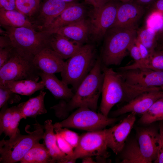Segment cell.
Here are the masks:
<instances>
[{"label":"cell","mask_w":163,"mask_h":163,"mask_svg":"<svg viewBox=\"0 0 163 163\" xmlns=\"http://www.w3.org/2000/svg\"><path fill=\"white\" fill-rule=\"evenodd\" d=\"M102 65L101 59H97L93 68L80 84L72 98L68 101L60 100L57 104L51 107L58 118L65 119L71 111L81 107L96 110L104 79Z\"/></svg>","instance_id":"obj_1"},{"label":"cell","mask_w":163,"mask_h":163,"mask_svg":"<svg viewBox=\"0 0 163 163\" xmlns=\"http://www.w3.org/2000/svg\"><path fill=\"white\" fill-rule=\"evenodd\" d=\"M102 70L104 76L100 109L106 116L117 103H127L144 92L161 90L160 87L145 88L130 84L118 72L102 64Z\"/></svg>","instance_id":"obj_2"},{"label":"cell","mask_w":163,"mask_h":163,"mask_svg":"<svg viewBox=\"0 0 163 163\" xmlns=\"http://www.w3.org/2000/svg\"><path fill=\"white\" fill-rule=\"evenodd\" d=\"M102 53V64L108 67L119 65L127 50L137 36L136 28H113L109 30Z\"/></svg>","instance_id":"obj_3"},{"label":"cell","mask_w":163,"mask_h":163,"mask_svg":"<svg viewBox=\"0 0 163 163\" xmlns=\"http://www.w3.org/2000/svg\"><path fill=\"white\" fill-rule=\"evenodd\" d=\"M94 46L83 45L72 56L65 62L60 72L62 80L72 86L75 92L91 70L95 63Z\"/></svg>","instance_id":"obj_4"},{"label":"cell","mask_w":163,"mask_h":163,"mask_svg":"<svg viewBox=\"0 0 163 163\" xmlns=\"http://www.w3.org/2000/svg\"><path fill=\"white\" fill-rule=\"evenodd\" d=\"M3 33L9 40L12 47L25 53L34 56L43 50L51 49L50 38L51 34L43 30L37 31L26 27H4Z\"/></svg>","instance_id":"obj_5"},{"label":"cell","mask_w":163,"mask_h":163,"mask_svg":"<svg viewBox=\"0 0 163 163\" xmlns=\"http://www.w3.org/2000/svg\"><path fill=\"white\" fill-rule=\"evenodd\" d=\"M36 128L27 135H22L18 129L13 138L0 142V162L14 163L21 161L27 152L43 139L44 126L37 123Z\"/></svg>","instance_id":"obj_6"},{"label":"cell","mask_w":163,"mask_h":163,"mask_svg":"<svg viewBox=\"0 0 163 163\" xmlns=\"http://www.w3.org/2000/svg\"><path fill=\"white\" fill-rule=\"evenodd\" d=\"M34 57L13 48L9 59L0 68V82L23 79L38 82L41 71L34 64Z\"/></svg>","instance_id":"obj_7"},{"label":"cell","mask_w":163,"mask_h":163,"mask_svg":"<svg viewBox=\"0 0 163 163\" xmlns=\"http://www.w3.org/2000/svg\"><path fill=\"white\" fill-rule=\"evenodd\" d=\"M117 120L86 107L78 108L60 122L53 124L54 129L73 128L94 131L102 130Z\"/></svg>","instance_id":"obj_8"},{"label":"cell","mask_w":163,"mask_h":163,"mask_svg":"<svg viewBox=\"0 0 163 163\" xmlns=\"http://www.w3.org/2000/svg\"><path fill=\"white\" fill-rule=\"evenodd\" d=\"M107 148L105 129L88 131L80 136L78 144L72 154L66 155L61 163H75L77 159L92 156L104 159L108 156Z\"/></svg>","instance_id":"obj_9"},{"label":"cell","mask_w":163,"mask_h":163,"mask_svg":"<svg viewBox=\"0 0 163 163\" xmlns=\"http://www.w3.org/2000/svg\"><path fill=\"white\" fill-rule=\"evenodd\" d=\"M119 5L107 2L100 8L93 9L88 21L89 35L94 40L98 41L101 39L113 25Z\"/></svg>","instance_id":"obj_10"},{"label":"cell","mask_w":163,"mask_h":163,"mask_svg":"<svg viewBox=\"0 0 163 163\" xmlns=\"http://www.w3.org/2000/svg\"><path fill=\"white\" fill-rule=\"evenodd\" d=\"M118 72L129 83L145 88L163 89V70L139 68Z\"/></svg>","instance_id":"obj_11"},{"label":"cell","mask_w":163,"mask_h":163,"mask_svg":"<svg viewBox=\"0 0 163 163\" xmlns=\"http://www.w3.org/2000/svg\"><path fill=\"white\" fill-rule=\"evenodd\" d=\"M136 120V114L131 113L118 124L106 129L108 148L116 154L123 150Z\"/></svg>","instance_id":"obj_12"},{"label":"cell","mask_w":163,"mask_h":163,"mask_svg":"<svg viewBox=\"0 0 163 163\" xmlns=\"http://www.w3.org/2000/svg\"><path fill=\"white\" fill-rule=\"evenodd\" d=\"M162 97L163 90L144 92L113 111L112 114L115 116L128 113L142 115L157 100Z\"/></svg>","instance_id":"obj_13"},{"label":"cell","mask_w":163,"mask_h":163,"mask_svg":"<svg viewBox=\"0 0 163 163\" xmlns=\"http://www.w3.org/2000/svg\"><path fill=\"white\" fill-rule=\"evenodd\" d=\"M137 141L141 153L148 163L156 159L159 141L156 129L151 126L141 128L137 133Z\"/></svg>","instance_id":"obj_14"},{"label":"cell","mask_w":163,"mask_h":163,"mask_svg":"<svg viewBox=\"0 0 163 163\" xmlns=\"http://www.w3.org/2000/svg\"><path fill=\"white\" fill-rule=\"evenodd\" d=\"M119 5L115 21L110 28H136L143 14L139 6L129 2Z\"/></svg>","instance_id":"obj_15"},{"label":"cell","mask_w":163,"mask_h":163,"mask_svg":"<svg viewBox=\"0 0 163 163\" xmlns=\"http://www.w3.org/2000/svg\"><path fill=\"white\" fill-rule=\"evenodd\" d=\"M33 62L41 72L48 74L61 72L65 64L63 59L50 48L44 49L35 55Z\"/></svg>","instance_id":"obj_16"},{"label":"cell","mask_w":163,"mask_h":163,"mask_svg":"<svg viewBox=\"0 0 163 163\" xmlns=\"http://www.w3.org/2000/svg\"><path fill=\"white\" fill-rule=\"evenodd\" d=\"M85 12V9L83 6L74 2L43 30L52 34L62 27L84 18Z\"/></svg>","instance_id":"obj_17"},{"label":"cell","mask_w":163,"mask_h":163,"mask_svg":"<svg viewBox=\"0 0 163 163\" xmlns=\"http://www.w3.org/2000/svg\"><path fill=\"white\" fill-rule=\"evenodd\" d=\"M74 2H67L60 0H47L40 11L38 19L39 27L41 30L47 28L53 20Z\"/></svg>","instance_id":"obj_18"},{"label":"cell","mask_w":163,"mask_h":163,"mask_svg":"<svg viewBox=\"0 0 163 163\" xmlns=\"http://www.w3.org/2000/svg\"><path fill=\"white\" fill-rule=\"evenodd\" d=\"M50 43L51 49L63 59L71 57L83 45L57 33L51 34Z\"/></svg>","instance_id":"obj_19"},{"label":"cell","mask_w":163,"mask_h":163,"mask_svg":"<svg viewBox=\"0 0 163 163\" xmlns=\"http://www.w3.org/2000/svg\"><path fill=\"white\" fill-rule=\"evenodd\" d=\"M40 77L44 83L45 87L56 99L69 101L73 97L74 93L68 85L62 80H59L54 74H48L40 72Z\"/></svg>","instance_id":"obj_20"},{"label":"cell","mask_w":163,"mask_h":163,"mask_svg":"<svg viewBox=\"0 0 163 163\" xmlns=\"http://www.w3.org/2000/svg\"><path fill=\"white\" fill-rule=\"evenodd\" d=\"M89 32V21L84 18L62 27L53 33L61 34L71 40L83 44L87 40Z\"/></svg>","instance_id":"obj_21"},{"label":"cell","mask_w":163,"mask_h":163,"mask_svg":"<svg viewBox=\"0 0 163 163\" xmlns=\"http://www.w3.org/2000/svg\"><path fill=\"white\" fill-rule=\"evenodd\" d=\"M0 86L18 94L29 96L45 87L44 82L29 79L0 82Z\"/></svg>","instance_id":"obj_22"},{"label":"cell","mask_w":163,"mask_h":163,"mask_svg":"<svg viewBox=\"0 0 163 163\" xmlns=\"http://www.w3.org/2000/svg\"><path fill=\"white\" fill-rule=\"evenodd\" d=\"M44 144L47 149L54 163H60L66 155L59 147L57 142L56 133H54L52 120H47L44 122Z\"/></svg>","instance_id":"obj_23"},{"label":"cell","mask_w":163,"mask_h":163,"mask_svg":"<svg viewBox=\"0 0 163 163\" xmlns=\"http://www.w3.org/2000/svg\"><path fill=\"white\" fill-rule=\"evenodd\" d=\"M46 92L42 90L37 96L22 102L21 113L22 119L27 117L35 118L37 116L46 113L47 110L44 104Z\"/></svg>","instance_id":"obj_24"},{"label":"cell","mask_w":163,"mask_h":163,"mask_svg":"<svg viewBox=\"0 0 163 163\" xmlns=\"http://www.w3.org/2000/svg\"><path fill=\"white\" fill-rule=\"evenodd\" d=\"M0 23L4 27H26L34 29L26 17L16 10L9 11L0 8Z\"/></svg>","instance_id":"obj_25"},{"label":"cell","mask_w":163,"mask_h":163,"mask_svg":"<svg viewBox=\"0 0 163 163\" xmlns=\"http://www.w3.org/2000/svg\"><path fill=\"white\" fill-rule=\"evenodd\" d=\"M21 163H54L44 143L33 146L20 161Z\"/></svg>","instance_id":"obj_26"},{"label":"cell","mask_w":163,"mask_h":163,"mask_svg":"<svg viewBox=\"0 0 163 163\" xmlns=\"http://www.w3.org/2000/svg\"><path fill=\"white\" fill-rule=\"evenodd\" d=\"M121 152V163H148L141 153L137 140L125 144Z\"/></svg>","instance_id":"obj_27"},{"label":"cell","mask_w":163,"mask_h":163,"mask_svg":"<svg viewBox=\"0 0 163 163\" xmlns=\"http://www.w3.org/2000/svg\"><path fill=\"white\" fill-rule=\"evenodd\" d=\"M158 121H163V97L157 100L143 114L139 123L149 125Z\"/></svg>","instance_id":"obj_28"},{"label":"cell","mask_w":163,"mask_h":163,"mask_svg":"<svg viewBox=\"0 0 163 163\" xmlns=\"http://www.w3.org/2000/svg\"><path fill=\"white\" fill-rule=\"evenodd\" d=\"M157 34L155 30L146 27L137 33L136 39L151 53L155 50L156 46Z\"/></svg>","instance_id":"obj_29"},{"label":"cell","mask_w":163,"mask_h":163,"mask_svg":"<svg viewBox=\"0 0 163 163\" xmlns=\"http://www.w3.org/2000/svg\"><path fill=\"white\" fill-rule=\"evenodd\" d=\"M40 0H16V9L26 17H31L39 10Z\"/></svg>","instance_id":"obj_30"},{"label":"cell","mask_w":163,"mask_h":163,"mask_svg":"<svg viewBox=\"0 0 163 163\" xmlns=\"http://www.w3.org/2000/svg\"><path fill=\"white\" fill-rule=\"evenodd\" d=\"M22 104L21 103L17 106H14L12 119L10 127L5 134L9 139L15 136L18 129V126L21 120L22 119L21 113V108Z\"/></svg>","instance_id":"obj_31"},{"label":"cell","mask_w":163,"mask_h":163,"mask_svg":"<svg viewBox=\"0 0 163 163\" xmlns=\"http://www.w3.org/2000/svg\"><path fill=\"white\" fill-rule=\"evenodd\" d=\"M5 105L2 108L0 114V135L5 134L10 125L13 112L14 106L7 108Z\"/></svg>","instance_id":"obj_32"},{"label":"cell","mask_w":163,"mask_h":163,"mask_svg":"<svg viewBox=\"0 0 163 163\" xmlns=\"http://www.w3.org/2000/svg\"><path fill=\"white\" fill-rule=\"evenodd\" d=\"M146 27L151 28L158 33L163 29V14L154 10L148 16L146 21Z\"/></svg>","instance_id":"obj_33"},{"label":"cell","mask_w":163,"mask_h":163,"mask_svg":"<svg viewBox=\"0 0 163 163\" xmlns=\"http://www.w3.org/2000/svg\"><path fill=\"white\" fill-rule=\"evenodd\" d=\"M143 68L163 70V51L155 50L151 53L149 59Z\"/></svg>","instance_id":"obj_34"},{"label":"cell","mask_w":163,"mask_h":163,"mask_svg":"<svg viewBox=\"0 0 163 163\" xmlns=\"http://www.w3.org/2000/svg\"><path fill=\"white\" fill-rule=\"evenodd\" d=\"M18 94L0 86V108L7 105L8 104L19 102L21 97Z\"/></svg>","instance_id":"obj_35"},{"label":"cell","mask_w":163,"mask_h":163,"mask_svg":"<svg viewBox=\"0 0 163 163\" xmlns=\"http://www.w3.org/2000/svg\"><path fill=\"white\" fill-rule=\"evenodd\" d=\"M56 133L66 141L74 149L77 146L80 136L76 133L67 128H61L54 129Z\"/></svg>","instance_id":"obj_36"},{"label":"cell","mask_w":163,"mask_h":163,"mask_svg":"<svg viewBox=\"0 0 163 163\" xmlns=\"http://www.w3.org/2000/svg\"><path fill=\"white\" fill-rule=\"evenodd\" d=\"M57 145L61 150L66 155H72L74 149L72 146L63 138L59 134L56 133Z\"/></svg>","instance_id":"obj_37"},{"label":"cell","mask_w":163,"mask_h":163,"mask_svg":"<svg viewBox=\"0 0 163 163\" xmlns=\"http://www.w3.org/2000/svg\"><path fill=\"white\" fill-rule=\"evenodd\" d=\"M159 141L157 152V157L154 161L155 163H163V122L159 125Z\"/></svg>","instance_id":"obj_38"},{"label":"cell","mask_w":163,"mask_h":163,"mask_svg":"<svg viewBox=\"0 0 163 163\" xmlns=\"http://www.w3.org/2000/svg\"><path fill=\"white\" fill-rule=\"evenodd\" d=\"M12 47L0 48V68L8 61L12 54Z\"/></svg>","instance_id":"obj_39"},{"label":"cell","mask_w":163,"mask_h":163,"mask_svg":"<svg viewBox=\"0 0 163 163\" xmlns=\"http://www.w3.org/2000/svg\"><path fill=\"white\" fill-rule=\"evenodd\" d=\"M135 41V40L130 45L128 50L131 56L135 61L134 63L138 64L141 61V58L139 48Z\"/></svg>","instance_id":"obj_40"},{"label":"cell","mask_w":163,"mask_h":163,"mask_svg":"<svg viewBox=\"0 0 163 163\" xmlns=\"http://www.w3.org/2000/svg\"><path fill=\"white\" fill-rule=\"evenodd\" d=\"M0 8L9 11L16 10V0H0Z\"/></svg>","instance_id":"obj_41"},{"label":"cell","mask_w":163,"mask_h":163,"mask_svg":"<svg viewBox=\"0 0 163 163\" xmlns=\"http://www.w3.org/2000/svg\"><path fill=\"white\" fill-rule=\"evenodd\" d=\"M108 0H85L87 3L91 5L94 7V9L100 8L108 2Z\"/></svg>","instance_id":"obj_42"},{"label":"cell","mask_w":163,"mask_h":163,"mask_svg":"<svg viewBox=\"0 0 163 163\" xmlns=\"http://www.w3.org/2000/svg\"><path fill=\"white\" fill-rule=\"evenodd\" d=\"M1 36L0 38V48L12 47L8 37L6 36Z\"/></svg>","instance_id":"obj_43"},{"label":"cell","mask_w":163,"mask_h":163,"mask_svg":"<svg viewBox=\"0 0 163 163\" xmlns=\"http://www.w3.org/2000/svg\"><path fill=\"white\" fill-rule=\"evenodd\" d=\"M154 10L158 11L163 14V0H157L155 5Z\"/></svg>","instance_id":"obj_44"},{"label":"cell","mask_w":163,"mask_h":163,"mask_svg":"<svg viewBox=\"0 0 163 163\" xmlns=\"http://www.w3.org/2000/svg\"><path fill=\"white\" fill-rule=\"evenodd\" d=\"M82 163H95L91 157H87L83 158Z\"/></svg>","instance_id":"obj_45"},{"label":"cell","mask_w":163,"mask_h":163,"mask_svg":"<svg viewBox=\"0 0 163 163\" xmlns=\"http://www.w3.org/2000/svg\"><path fill=\"white\" fill-rule=\"evenodd\" d=\"M143 4L150 3L155 0H137Z\"/></svg>","instance_id":"obj_46"},{"label":"cell","mask_w":163,"mask_h":163,"mask_svg":"<svg viewBox=\"0 0 163 163\" xmlns=\"http://www.w3.org/2000/svg\"><path fill=\"white\" fill-rule=\"evenodd\" d=\"M159 48L158 50L163 51V44H160Z\"/></svg>","instance_id":"obj_47"},{"label":"cell","mask_w":163,"mask_h":163,"mask_svg":"<svg viewBox=\"0 0 163 163\" xmlns=\"http://www.w3.org/2000/svg\"><path fill=\"white\" fill-rule=\"evenodd\" d=\"M160 34V38L161 39V40H162V44H163V33H159Z\"/></svg>","instance_id":"obj_48"},{"label":"cell","mask_w":163,"mask_h":163,"mask_svg":"<svg viewBox=\"0 0 163 163\" xmlns=\"http://www.w3.org/2000/svg\"><path fill=\"white\" fill-rule=\"evenodd\" d=\"M60 0L62 1H64L66 2H72V1H74V0Z\"/></svg>","instance_id":"obj_49"},{"label":"cell","mask_w":163,"mask_h":163,"mask_svg":"<svg viewBox=\"0 0 163 163\" xmlns=\"http://www.w3.org/2000/svg\"><path fill=\"white\" fill-rule=\"evenodd\" d=\"M118 0L121 1L123 2H129L131 0Z\"/></svg>","instance_id":"obj_50"},{"label":"cell","mask_w":163,"mask_h":163,"mask_svg":"<svg viewBox=\"0 0 163 163\" xmlns=\"http://www.w3.org/2000/svg\"><path fill=\"white\" fill-rule=\"evenodd\" d=\"M163 33V29H162V30H161L160 32L158 33Z\"/></svg>","instance_id":"obj_51"}]
</instances>
